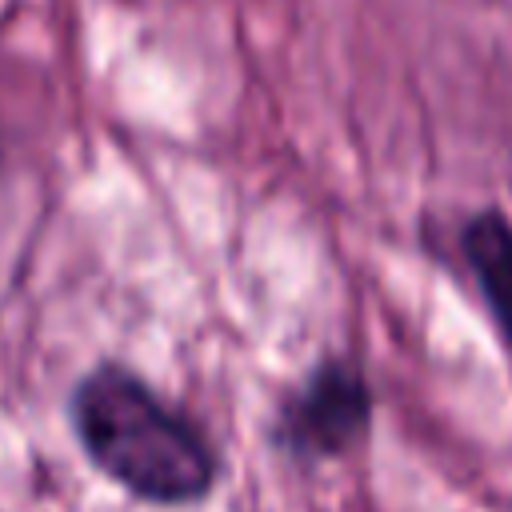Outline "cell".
<instances>
[{
	"label": "cell",
	"mask_w": 512,
	"mask_h": 512,
	"mask_svg": "<svg viewBox=\"0 0 512 512\" xmlns=\"http://www.w3.org/2000/svg\"><path fill=\"white\" fill-rule=\"evenodd\" d=\"M68 416L92 468L144 504H200L220 480V452L204 428L128 364L100 360L84 372Z\"/></svg>",
	"instance_id": "6da1fadb"
},
{
	"label": "cell",
	"mask_w": 512,
	"mask_h": 512,
	"mask_svg": "<svg viewBox=\"0 0 512 512\" xmlns=\"http://www.w3.org/2000/svg\"><path fill=\"white\" fill-rule=\"evenodd\" d=\"M372 416L376 400L368 376L344 356H324L280 400L272 420V444L296 464L336 460L368 440Z\"/></svg>",
	"instance_id": "7a4b0ae2"
},
{
	"label": "cell",
	"mask_w": 512,
	"mask_h": 512,
	"mask_svg": "<svg viewBox=\"0 0 512 512\" xmlns=\"http://www.w3.org/2000/svg\"><path fill=\"white\" fill-rule=\"evenodd\" d=\"M460 252L512 352V220L500 208L472 212L460 228Z\"/></svg>",
	"instance_id": "3957f363"
},
{
	"label": "cell",
	"mask_w": 512,
	"mask_h": 512,
	"mask_svg": "<svg viewBox=\"0 0 512 512\" xmlns=\"http://www.w3.org/2000/svg\"><path fill=\"white\" fill-rule=\"evenodd\" d=\"M0 152H4V148H0Z\"/></svg>",
	"instance_id": "277c9868"
}]
</instances>
